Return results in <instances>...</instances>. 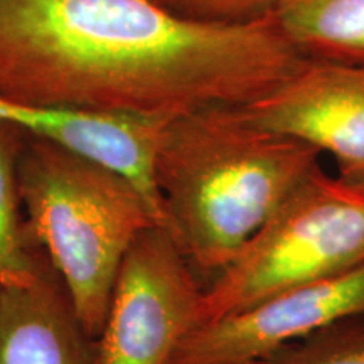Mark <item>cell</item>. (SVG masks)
I'll list each match as a JSON object with an SVG mask.
<instances>
[{
  "instance_id": "obj_5",
  "label": "cell",
  "mask_w": 364,
  "mask_h": 364,
  "mask_svg": "<svg viewBox=\"0 0 364 364\" xmlns=\"http://www.w3.org/2000/svg\"><path fill=\"white\" fill-rule=\"evenodd\" d=\"M201 294V282L169 231L147 228L122 263L97 338V364H169L198 324Z\"/></svg>"
},
{
  "instance_id": "obj_10",
  "label": "cell",
  "mask_w": 364,
  "mask_h": 364,
  "mask_svg": "<svg viewBox=\"0 0 364 364\" xmlns=\"http://www.w3.org/2000/svg\"><path fill=\"white\" fill-rule=\"evenodd\" d=\"M273 14L302 58L364 66V0H284Z\"/></svg>"
},
{
  "instance_id": "obj_13",
  "label": "cell",
  "mask_w": 364,
  "mask_h": 364,
  "mask_svg": "<svg viewBox=\"0 0 364 364\" xmlns=\"http://www.w3.org/2000/svg\"><path fill=\"white\" fill-rule=\"evenodd\" d=\"M157 6L203 22H248L270 16L284 0H152Z\"/></svg>"
},
{
  "instance_id": "obj_7",
  "label": "cell",
  "mask_w": 364,
  "mask_h": 364,
  "mask_svg": "<svg viewBox=\"0 0 364 364\" xmlns=\"http://www.w3.org/2000/svg\"><path fill=\"white\" fill-rule=\"evenodd\" d=\"M241 108L255 124L327 154L339 179L364 191V66L306 59Z\"/></svg>"
},
{
  "instance_id": "obj_11",
  "label": "cell",
  "mask_w": 364,
  "mask_h": 364,
  "mask_svg": "<svg viewBox=\"0 0 364 364\" xmlns=\"http://www.w3.org/2000/svg\"><path fill=\"white\" fill-rule=\"evenodd\" d=\"M22 139V130L0 120V280L26 268L39 250L27 233L17 182Z\"/></svg>"
},
{
  "instance_id": "obj_6",
  "label": "cell",
  "mask_w": 364,
  "mask_h": 364,
  "mask_svg": "<svg viewBox=\"0 0 364 364\" xmlns=\"http://www.w3.org/2000/svg\"><path fill=\"white\" fill-rule=\"evenodd\" d=\"M363 316L364 263L194 326L169 364H257L285 346Z\"/></svg>"
},
{
  "instance_id": "obj_9",
  "label": "cell",
  "mask_w": 364,
  "mask_h": 364,
  "mask_svg": "<svg viewBox=\"0 0 364 364\" xmlns=\"http://www.w3.org/2000/svg\"><path fill=\"white\" fill-rule=\"evenodd\" d=\"M0 364H97V339L81 327L41 250L0 280Z\"/></svg>"
},
{
  "instance_id": "obj_8",
  "label": "cell",
  "mask_w": 364,
  "mask_h": 364,
  "mask_svg": "<svg viewBox=\"0 0 364 364\" xmlns=\"http://www.w3.org/2000/svg\"><path fill=\"white\" fill-rule=\"evenodd\" d=\"M0 120L127 177L147 201L157 226L166 228L156 184V156L169 120L22 103L4 97H0Z\"/></svg>"
},
{
  "instance_id": "obj_4",
  "label": "cell",
  "mask_w": 364,
  "mask_h": 364,
  "mask_svg": "<svg viewBox=\"0 0 364 364\" xmlns=\"http://www.w3.org/2000/svg\"><path fill=\"white\" fill-rule=\"evenodd\" d=\"M364 263V191L322 166L203 287L198 324Z\"/></svg>"
},
{
  "instance_id": "obj_12",
  "label": "cell",
  "mask_w": 364,
  "mask_h": 364,
  "mask_svg": "<svg viewBox=\"0 0 364 364\" xmlns=\"http://www.w3.org/2000/svg\"><path fill=\"white\" fill-rule=\"evenodd\" d=\"M257 364H364V316L285 346Z\"/></svg>"
},
{
  "instance_id": "obj_1",
  "label": "cell",
  "mask_w": 364,
  "mask_h": 364,
  "mask_svg": "<svg viewBox=\"0 0 364 364\" xmlns=\"http://www.w3.org/2000/svg\"><path fill=\"white\" fill-rule=\"evenodd\" d=\"M306 58L275 14L203 22L152 0H0V97L171 118L243 107Z\"/></svg>"
},
{
  "instance_id": "obj_2",
  "label": "cell",
  "mask_w": 364,
  "mask_h": 364,
  "mask_svg": "<svg viewBox=\"0 0 364 364\" xmlns=\"http://www.w3.org/2000/svg\"><path fill=\"white\" fill-rule=\"evenodd\" d=\"M318 167V150L241 107L171 118L156 156L166 230L196 275L216 277Z\"/></svg>"
},
{
  "instance_id": "obj_3",
  "label": "cell",
  "mask_w": 364,
  "mask_h": 364,
  "mask_svg": "<svg viewBox=\"0 0 364 364\" xmlns=\"http://www.w3.org/2000/svg\"><path fill=\"white\" fill-rule=\"evenodd\" d=\"M17 182L27 233L61 279L81 327L97 339L127 253L157 226L147 201L110 167L26 134Z\"/></svg>"
}]
</instances>
